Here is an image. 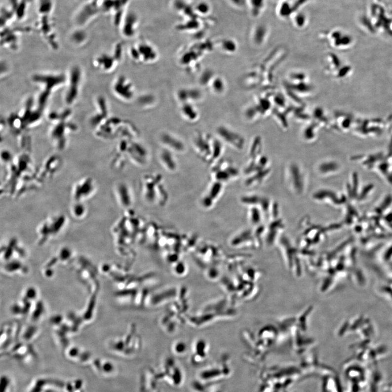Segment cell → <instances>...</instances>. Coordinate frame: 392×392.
<instances>
[{
	"mask_svg": "<svg viewBox=\"0 0 392 392\" xmlns=\"http://www.w3.org/2000/svg\"><path fill=\"white\" fill-rule=\"evenodd\" d=\"M98 60H102V61H109H109L112 60H111V58L110 57H109L108 56H102V58H100L99 59H98ZM109 63L110 65H111V63H112V62H110V61L105 62V66H104V67L103 68L105 69V70H108V65L109 64ZM110 67H111V68L112 67L111 66H110Z\"/></svg>",
	"mask_w": 392,
	"mask_h": 392,
	"instance_id": "10",
	"label": "cell"
},
{
	"mask_svg": "<svg viewBox=\"0 0 392 392\" xmlns=\"http://www.w3.org/2000/svg\"><path fill=\"white\" fill-rule=\"evenodd\" d=\"M114 91L118 97L124 100H130L134 97V89L132 84L123 77L119 78L115 82Z\"/></svg>",
	"mask_w": 392,
	"mask_h": 392,
	"instance_id": "2",
	"label": "cell"
},
{
	"mask_svg": "<svg viewBox=\"0 0 392 392\" xmlns=\"http://www.w3.org/2000/svg\"><path fill=\"white\" fill-rule=\"evenodd\" d=\"M93 188V182L91 179H83L78 182L75 189H74V197L78 202H80L82 199L86 198L92 194Z\"/></svg>",
	"mask_w": 392,
	"mask_h": 392,
	"instance_id": "1",
	"label": "cell"
},
{
	"mask_svg": "<svg viewBox=\"0 0 392 392\" xmlns=\"http://www.w3.org/2000/svg\"><path fill=\"white\" fill-rule=\"evenodd\" d=\"M139 55L144 56L145 62H153L157 58V53L152 47L148 45L144 44L139 46Z\"/></svg>",
	"mask_w": 392,
	"mask_h": 392,
	"instance_id": "5",
	"label": "cell"
},
{
	"mask_svg": "<svg viewBox=\"0 0 392 392\" xmlns=\"http://www.w3.org/2000/svg\"><path fill=\"white\" fill-rule=\"evenodd\" d=\"M181 113L184 118L189 121L197 120L199 116L197 109L189 103L183 104Z\"/></svg>",
	"mask_w": 392,
	"mask_h": 392,
	"instance_id": "4",
	"label": "cell"
},
{
	"mask_svg": "<svg viewBox=\"0 0 392 392\" xmlns=\"http://www.w3.org/2000/svg\"><path fill=\"white\" fill-rule=\"evenodd\" d=\"M84 385L81 380H73L67 383H62V392H83Z\"/></svg>",
	"mask_w": 392,
	"mask_h": 392,
	"instance_id": "3",
	"label": "cell"
},
{
	"mask_svg": "<svg viewBox=\"0 0 392 392\" xmlns=\"http://www.w3.org/2000/svg\"><path fill=\"white\" fill-rule=\"evenodd\" d=\"M197 10L200 13L206 14L209 12V7L208 4L205 3H200L198 4Z\"/></svg>",
	"mask_w": 392,
	"mask_h": 392,
	"instance_id": "9",
	"label": "cell"
},
{
	"mask_svg": "<svg viewBox=\"0 0 392 392\" xmlns=\"http://www.w3.org/2000/svg\"><path fill=\"white\" fill-rule=\"evenodd\" d=\"M13 384L11 379L4 375L1 378V392H11Z\"/></svg>",
	"mask_w": 392,
	"mask_h": 392,
	"instance_id": "7",
	"label": "cell"
},
{
	"mask_svg": "<svg viewBox=\"0 0 392 392\" xmlns=\"http://www.w3.org/2000/svg\"><path fill=\"white\" fill-rule=\"evenodd\" d=\"M211 86L212 89L215 92H222L224 88V82L220 78H215L213 80V83H212Z\"/></svg>",
	"mask_w": 392,
	"mask_h": 392,
	"instance_id": "8",
	"label": "cell"
},
{
	"mask_svg": "<svg viewBox=\"0 0 392 392\" xmlns=\"http://www.w3.org/2000/svg\"><path fill=\"white\" fill-rule=\"evenodd\" d=\"M71 210L74 217L78 219V218H82L84 214H85L86 208L80 202H78L73 205Z\"/></svg>",
	"mask_w": 392,
	"mask_h": 392,
	"instance_id": "6",
	"label": "cell"
}]
</instances>
